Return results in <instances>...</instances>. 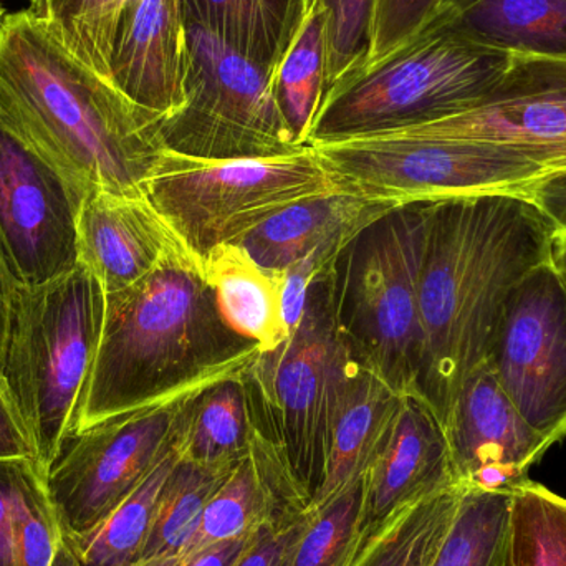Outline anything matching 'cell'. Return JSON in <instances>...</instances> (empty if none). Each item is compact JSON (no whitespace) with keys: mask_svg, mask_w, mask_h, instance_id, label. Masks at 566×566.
I'll use <instances>...</instances> for the list:
<instances>
[{"mask_svg":"<svg viewBox=\"0 0 566 566\" xmlns=\"http://www.w3.org/2000/svg\"><path fill=\"white\" fill-rule=\"evenodd\" d=\"M555 228L521 196L429 202L419 303L418 395L444 424L465 379L488 363L514 290L552 261Z\"/></svg>","mask_w":566,"mask_h":566,"instance_id":"cell-1","label":"cell"},{"mask_svg":"<svg viewBox=\"0 0 566 566\" xmlns=\"http://www.w3.org/2000/svg\"><path fill=\"white\" fill-rule=\"evenodd\" d=\"M0 125L86 198L145 196L165 151L158 119L80 62L30 7L0 22Z\"/></svg>","mask_w":566,"mask_h":566,"instance_id":"cell-2","label":"cell"},{"mask_svg":"<svg viewBox=\"0 0 566 566\" xmlns=\"http://www.w3.org/2000/svg\"><path fill=\"white\" fill-rule=\"evenodd\" d=\"M105 296L102 339L72 434L248 369L261 352L222 318L201 261L185 244L143 281Z\"/></svg>","mask_w":566,"mask_h":566,"instance_id":"cell-3","label":"cell"},{"mask_svg":"<svg viewBox=\"0 0 566 566\" xmlns=\"http://www.w3.org/2000/svg\"><path fill=\"white\" fill-rule=\"evenodd\" d=\"M105 305L102 283L82 264L36 289L12 283L0 379L43 478L75 431Z\"/></svg>","mask_w":566,"mask_h":566,"instance_id":"cell-4","label":"cell"},{"mask_svg":"<svg viewBox=\"0 0 566 566\" xmlns=\"http://www.w3.org/2000/svg\"><path fill=\"white\" fill-rule=\"evenodd\" d=\"M512 55L479 45L441 12L398 49L329 88L308 146L389 135L461 115L484 102Z\"/></svg>","mask_w":566,"mask_h":566,"instance_id":"cell-5","label":"cell"},{"mask_svg":"<svg viewBox=\"0 0 566 566\" xmlns=\"http://www.w3.org/2000/svg\"><path fill=\"white\" fill-rule=\"evenodd\" d=\"M429 202L399 206L365 229L335 272L336 316L359 363L399 395H418L424 356L419 281Z\"/></svg>","mask_w":566,"mask_h":566,"instance_id":"cell-6","label":"cell"},{"mask_svg":"<svg viewBox=\"0 0 566 566\" xmlns=\"http://www.w3.org/2000/svg\"><path fill=\"white\" fill-rule=\"evenodd\" d=\"M339 188L312 146L258 159H198L163 151L143 195L199 261L293 202Z\"/></svg>","mask_w":566,"mask_h":566,"instance_id":"cell-7","label":"cell"},{"mask_svg":"<svg viewBox=\"0 0 566 566\" xmlns=\"http://www.w3.org/2000/svg\"><path fill=\"white\" fill-rule=\"evenodd\" d=\"M312 148L339 188L401 206L484 195L532 201L557 176L521 149L478 139L382 135Z\"/></svg>","mask_w":566,"mask_h":566,"instance_id":"cell-8","label":"cell"},{"mask_svg":"<svg viewBox=\"0 0 566 566\" xmlns=\"http://www.w3.org/2000/svg\"><path fill=\"white\" fill-rule=\"evenodd\" d=\"M353 361L332 274L313 283L298 328L279 348L259 352L245 369L262 428L285 452L312 504L325 471L329 412Z\"/></svg>","mask_w":566,"mask_h":566,"instance_id":"cell-9","label":"cell"},{"mask_svg":"<svg viewBox=\"0 0 566 566\" xmlns=\"http://www.w3.org/2000/svg\"><path fill=\"white\" fill-rule=\"evenodd\" d=\"M185 25L186 102L159 123L163 149L198 159H258L306 148L283 119L271 73L208 30Z\"/></svg>","mask_w":566,"mask_h":566,"instance_id":"cell-10","label":"cell"},{"mask_svg":"<svg viewBox=\"0 0 566 566\" xmlns=\"http://www.w3.org/2000/svg\"><path fill=\"white\" fill-rule=\"evenodd\" d=\"M242 371L211 376L69 436L45 474L62 537L102 524L171 451L186 402L212 382Z\"/></svg>","mask_w":566,"mask_h":566,"instance_id":"cell-11","label":"cell"},{"mask_svg":"<svg viewBox=\"0 0 566 566\" xmlns=\"http://www.w3.org/2000/svg\"><path fill=\"white\" fill-rule=\"evenodd\" d=\"M86 196L0 125V261L13 285L36 289L80 264Z\"/></svg>","mask_w":566,"mask_h":566,"instance_id":"cell-12","label":"cell"},{"mask_svg":"<svg viewBox=\"0 0 566 566\" xmlns=\"http://www.w3.org/2000/svg\"><path fill=\"white\" fill-rule=\"evenodd\" d=\"M488 365L525 421L552 446L566 438V277L554 262L512 293Z\"/></svg>","mask_w":566,"mask_h":566,"instance_id":"cell-13","label":"cell"},{"mask_svg":"<svg viewBox=\"0 0 566 566\" xmlns=\"http://www.w3.org/2000/svg\"><path fill=\"white\" fill-rule=\"evenodd\" d=\"M389 135L499 143L566 175V60L512 56L501 82L475 108Z\"/></svg>","mask_w":566,"mask_h":566,"instance_id":"cell-14","label":"cell"},{"mask_svg":"<svg viewBox=\"0 0 566 566\" xmlns=\"http://www.w3.org/2000/svg\"><path fill=\"white\" fill-rule=\"evenodd\" d=\"M442 426L462 488L512 492L552 448L525 421L488 363L465 379Z\"/></svg>","mask_w":566,"mask_h":566,"instance_id":"cell-15","label":"cell"},{"mask_svg":"<svg viewBox=\"0 0 566 566\" xmlns=\"http://www.w3.org/2000/svg\"><path fill=\"white\" fill-rule=\"evenodd\" d=\"M310 509L312 495L255 412L251 449L209 499L181 558L219 542L248 537L261 527L286 531Z\"/></svg>","mask_w":566,"mask_h":566,"instance_id":"cell-16","label":"cell"},{"mask_svg":"<svg viewBox=\"0 0 566 566\" xmlns=\"http://www.w3.org/2000/svg\"><path fill=\"white\" fill-rule=\"evenodd\" d=\"M458 485L444 426L421 396H402L388 441L365 475L358 548L396 512Z\"/></svg>","mask_w":566,"mask_h":566,"instance_id":"cell-17","label":"cell"},{"mask_svg":"<svg viewBox=\"0 0 566 566\" xmlns=\"http://www.w3.org/2000/svg\"><path fill=\"white\" fill-rule=\"evenodd\" d=\"M112 83L159 123L186 102V25L179 0H129L112 56Z\"/></svg>","mask_w":566,"mask_h":566,"instance_id":"cell-18","label":"cell"},{"mask_svg":"<svg viewBox=\"0 0 566 566\" xmlns=\"http://www.w3.org/2000/svg\"><path fill=\"white\" fill-rule=\"evenodd\" d=\"M181 244L145 196L98 191L83 202L80 264L98 279L105 295L143 281Z\"/></svg>","mask_w":566,"mask_h":566,"instance_id":"cell-19","label":"cell"},{"mask_svg":"<svg viewBox=\"0 0 566 566\" xmlns=\"http://www.w3.org/2000/svg\"><path fill=\"white\" fill-rule=\"evenodd\" d=\"M399 206L336 188L286 206L231 244L244 249L261 268L283 272L313 252L342 258L368 226Z\"/></svg>","mask_w":566,"mask_h":566,"instance_id":"cell-20","label":"cell"},{"mask_svg":"<svg viewBox=\"0 0 566 566\" xmlns=\"http://www.w3.org/2000/svg\"><path fill=\"white\" fill-rule=\"evenodd\" d=\"M402 395L355 358L329 412L325 471L313 504L365 478L388 441Z\"/></svg>","mask_w":566,"mask_h":566,"instance_id":"cell-21","label":"cell"},{"mask_svg":"<svg viewBox=\"0 0 566 566\" xmlns=\"http://www.w3.org/2000/svg\"><path fill=\"white\" fill-rule=\"evenodd\" d=\"M439 12L488 49L566 60V0H444Z\"/></svg>","mask_w":566,"mask_h":566,"instance_id":"cell-22","label":"cell"},{"mask_svg":"<svg viewBox=\"0 0 566 566\" xmlns=\"http://www.w3.org/2000/svg\"><path fill=\"white\" fill-rule=\"evenodd\" d=\"M219 312L239 335L261 352L279 348L289 329L283 322V272L261 268L244 249L221 244L202 261Z\"/></svg>","mask_w":566,"mask_h":566,"instance_id":"cell-23","label":"cell"},{"mask_svg":"<svg viewBox=\"0 0 566 566\" xmlns=\"http://www.w3.org/2000/svg\"><path fill=\"white\" fill-rule=\"evenodd\" d=\"M245 371L226 376L196 392L176 429V455L205 468H232L251 449L254 398Z\"/></svg>","mask_w":566,"mask_h":566,"instance_id":"cell-24","label":"cell"},{"mask_svg":"<svg viewBox=\"0 0 566 566\" xmlns=\"http://www.w3.org/2000/svg\"><path fill=\"white\" fill-rule=\"evenodd\" d=\"M201 27L274 75L312 0H179Z\"/></svg>","mask_w":566,"mask_h":566,"instance_id":"cell-25","label":"cell"},{"mask_svg":"<svg viewBox=\"0 0 566 566\" xmlns=\"http://www.w3.org/2000/svg\"><path fill=\"white\" fill-rule=\"evenodd\" d=\"M175 448L148 478L90 532L60 541L52 566H133L142 560L151 532L159 492L175 465Z\"/></svg>","mask_w":566,"mask_h":566,"instance_id":"cell-26","label":"cell"},{"mask_svg":"<svg viewBox=\"0 0 566 566\" xmlns=\"http://www.w3.org/2000/svg\"><path fill=\"white\" fill-rule=\"evenodd\" d=\"M462 485L409 505L389 517L348 566H429L458 511Z\"/></svg>","mask_w":566,"mask_h":566,"instance_id":"cell-27","label":"cell"},{"mask_svg":"<svg viewBox=\"0 0 566 566\" xmlns=\"http://www.w3.org/2000/svg\"><path fill=\"white\" fill-rule=\"evenodd\" d=\"M429 566H514L512 492L462 488L454 521Z\"/></svg>","mask_w":566,"mask_h":566,"instance_id":"cell-28","label":"cell"},{"mask_svg":"<svg viewBox=\"0 0 566 566\" xmlns=\"http://www.w3.org/2000/svg\"><path fill=\"white\" fill-rule=\"evenodd\" d=\"M272 92L296 145L308 146L325 96V32L313 0L272 75Z\"/></svg>","mask_w":566,"mask_h":566,"instance_id":"cell-29","label":"cell"},{"mask_svg":"<svg viewBox=\"0 0 566 566\" xmlns=\"http://www.w3.org/2000/svg\"><path fill=\"white\" fill-rule=\"evenodd\" d=\"M365 478L300 518L282 566H348L359 544Z\"/></svg>","mask_w":566,"mask_h":566,"instance_id":"cell-30","label":"cell"},{"mask_svg":"<svg viewBox=\"0 0 566 566\" xmlns=\"http://www.w3.org/2000/svg\"><path fill=\"white\" fill-rule=\"evenodd\" d=\"M234 468V465H232ZM232 468H205L176 459L156 504L142 560L181 557L209 499Z\"/></svg>","mask_w":566,"mask_h":566,"instance_id":"cell-31","label":"cell"},{"mask_svg":"<svg viewBox=\"0 0 566 566\" xmlns=\"http://www.w3.org/2000/svg\"><path fill=\"white\" fill-rule=\"evenodd\" d=\"M514 566H566V499L525 479L512 491Z\"/></svg>","mask_w":566,"mask_h":566,"instance_id":"cell-32","label":"cell"},{"mask_svg":"<svg viewBox=\"0 0 566 566\" xmlns=\"http://www.w3.org/2000/svg\"><path fill=\"white\" fill-rule=\"evenodd\" d=\"M129 0H50L45 15L56 39L93 72L112 82L116 32Z\"/></svg>","mask_w":566,"mask_h":566,"instance_id":"cell-33","label":"cell"},{"mask_svg":"<svg viewBox=\"0 0 566 566\" xmlns=\"http://www.w3.org/2000/svg\"><path fill=\"white\" fill-rule=\"evenodd\" d=\"M376 2L378 0H313L325 32V95L343 76L368 60Z\"/></svg>","mask_w":566,"mask_h":566,"instance_id":"cell-34","label":"cell"},{"mask_svg":"<svg viewBox=\"0 0 566 566\" xmlns=\"http://www.w3.org/2000/svg\"><path fill=\"white\" fill-rule=\"evenodd\" d=\"M444 0H378L371 50L365 65L385 59L392 50L424 29Z\"/></svg>","mask_w":566,"mask_h":566,"instance_id":"cell-35","label":"cell"},{"mask_svg":"<svg viewBox=\"0 0 566 566\" xmlns=\"http://www.w3.org/2000/svg\"><path fill=\"white\" fill-rule=\"evenodd\" d=\"M40 479L35 459H0V566H17V524L27 492Z\"/></svg>","mask_w":566,"mask_h":566,"instance_id":"cell-36","label":"cell"},{"mask_svg":"<svg viewBox=\"0 0 566 566\" xmlns=\"http://www.w3.org/2000/svg\"><path fill=\"white\" fill-rule=\"evenodd\" d=\"M296 524L286 531H274L271 527L259 528L251 535L244 551L232 566H282L283 552H285Z\"/></svg>","mask_w":566,"mask_h":566,"instance_id":"cell-37","label":"cell"},{"mask_svg":"<svg viewBox=\"0 0 566 566\" xmlns=\"http://www.w3.org/2000/svg\"><path fill=\"white\" fill-rule=\"evenodd\" d=\"M33 459L29 439L22 422L7 395L6 386L0 379V459Z\"/></svg>","mask_w":566,"mask_h":566,"instance_id":"cell-38","label":"cell"},{"mask_svg":"<svg viewBox=\"0 0 566 566\" xmlns=\"http://www.w3.org/2000/svg\"><path fill=\"white\" fill-rule=\"evenodd\" d=\"M532 202L547 216L555 231L566 232V175L552 176L542 182Z\"/></svg>","mask_w":566,"mask_h":566,"instance_id":"cell-39","label":"cell"},{"mask_svg":"<svg viewBox=\"0 0 566 566\" xmlns=\"http://www.w3.org/2000/svg\"><path fill=\"white\" fill-rule=\"evenodd\" d=\"M252 535V534H251ZM248 537L231 538L181 558V566H232L248 545Z\"/></svg>","mask_w":566,"mask_h":566,"instance_id":"cell-40","label":"cell"},{"mask_svg":"<svg viewBox=\"0 0 566 566\" xmlns=\"http://www.w3.org/2000/svg\"><path fill=\"white\" fill-rule=\"evenodd\" d=\"M10 290H12V282L0 261V371H2L3 352H6L7 329H9Z\"/></svg>","mask_w":566,"mask_h":566,"instance_id":"cell-41","label":"cell"},{"mask_svg":"<svg viewBox=\"0 0 566 566\" xmlns=\"http://www.w3.org/2000/svg\"><path fill=\"white\" fill-rule=\"evenodd\" d=\"M552 262L566 277V232L555 231Z\"/></svg>","mask_w":566,"mask_h":566,"instance_id":"cell-42","label":"cell"},{"mask_svg":"<svg viewBox=\"0 0 566 566\" xmlns=\"http://www.w3.org/2000/svg\"><path fill=\"white\" fill-rule=\"evenodd\" d=\"M133 566H181V557L148 558V560H139Z\"/></svg>","mask_w":566,"mask_h":566,"instance_id":"cell-43","label":"cell"},{"mask_svg":"<svg viewBox=\"0 0 566 566\" xmlns=\"http://www.w3.org/2000/svg\"><path fill=\"white\" fill-rule=\"evenodd\" d=\"M30 9L35 10L39 13H45L46 7H49L50 0H29Z\"/></svg>","mask_w":566,"mask_h":566,"instance_id":"cell-44","label":"cell"},{"mask_svg":"<svg viewBox=\"0 0 566 566\" xmlns=\"http://www.w3.org/2000/svg\"><path fill=\"white\" fill-rule=\"evenodd\" d=\"M3 15H6V10H3L2 0H0V22H2Z\"/></svg>","mask_w":566,"mask_h":566,"instance_id":"cell-45","label":"cell"}]
</instances>
